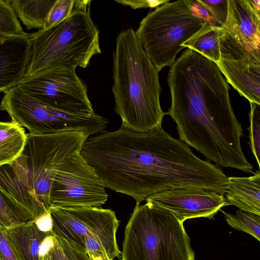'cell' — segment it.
<instances>
[{
  "instance_id": "obj_10",
  "label": "cell",
  "mask_w": 260,
  "mask_h": 260,
  "mask_svg": "<svg viewBox=\"0 0 260 260\" xmlns=\"http://www.w3.org/2000/svg\"><path fill=\"white\" fill-rule=\"evenodd\" d=\"M24 92L46 105L80 115L94 114L87 87L76 68L50 69L24 76L17 85Z\"/></svg>"
},
{
  "instance_id": "obj_9",
  "label": "cell",
  "mask_w": 260,
  "mask_h": 260,
  "mask_svg": "<svg viewBox=\"0 0 260 260\" xmlns=\"http://www.w3.org/2000/svg\"><path fill=\"white\" fill-rule=\"evenodd\" d=\"M49 212L53 235L74 243L85 251L84 237H94L102 244L111 260L119 256L121 252L116 232L120 221L115 211L95 207H50Z\"/></svg>"
},
{
  "instance_id": "obj_12",
  "label": "cell",
  "mask_w": 260,
  "mask_h": 260,
  "mask_svg": "<svg viewBox=\"0 0 260 260\" xmlns=\"http://www.w3.org/2000/svg\"><path fill=\"white\" fill-rule=\"evenodd\" d=\"M223 29L216 64L241 96L260 105V50L248 49Z\"/></svg>"
},
{
  "instance_id": "obj_21",
  "label": "cell",
  "mask_w": 260,
  "mask_h": 260,
  "mask_svg": "<svg viewBox=\"0 0 260 260\" xmlns=\"http://www.w3.org/2000/svg\"><path fill=\"white\" fill-rule=\"evenodd\" d=\"M223 30L222 26L205 23L182 46L201 54L217 64L220 59L219 39Z\"/></svg>"
},
{
  "instance_id": "obj_31",
  "label": "cell",
  "mask_w": 260,
  "mask_h": 260,
  "mask_svg": "<svg viewBox=\"0 0 260 260\" xmlns=\"http://www.w3.org/2000/svg\"><path fill=\"white\" fill-rule=\"evenodd\" d=\"M169 0H115V2L123 5L128 6L133 9L139 8H153L158 7Z\"/></svg>"
},
{
  "instance_id": "obj_11",
  "label": "cell",
  "mask_w": 260,
  "mask_h": 260,
  "mask_svg": "<svg viewBox=\"0 0 260 260\" xmlns=\"http://www.w3.org/2000/svg\"><path fill=\"white\" fill-rule=\"evenodd\" d=\"M105 187L78 152L68 158L54 176L49 191L50 206L101 207L108 198Z\"/></svg>"
},
{
  "instance_id": "obj_5",
  "label": "cell",
  "mask_w": 260,
  "mask_h": 260,
  "mask_svg": "<svg viewBox=\"0 0 260 260\" xmlns=\"http://www.w3.org/2000/svg\"><path fill=\"white\" fill-rule=\"evenodd\" d=\"M183 223L153 204H136L125 226L121 260H195Z\"/></svg>"
},
{
  "instance_id": "obj_19",
  "label": "cell",
  "mask_w": 260,
  "mask_h": 260,
  "mask_svg": "<svg viewBox=\"0 0 260 260\" xmlns=\"http://www.w3.org/2000/svg\"><path fill=\"white\" fill-rule=\"evenodd\" d=\"M27 134L17 123L0 121V167L11 165L22 153Z\"/></svg>"
},
{
  "instance_id": "obj_22",
  "label": "cell",
  "mask_w": 260,
  "mask_h": 260,
  "mask_svg": "<svg viewBox=\"0 0 260 260\" xmlns=\"http://www.w3.org/2000/svg\"><path fill=\"white\" fill-rule=\"evenodd\" d=\"M32 220L31 215L0 187V226L10 228Z\"/></svg>"
},
{
  "instance_id": "obj_26",
  "label": "cell",
  "mask_w": 260,
  "mask_h": 260,
  "mask_svg": "<svg viewBox=\"0 0 260 260\" xmlns=\"http://www.w3.org/2000/svg\"><path fill=\"white\" fill-rule=\"evenodd\" d=\"M80 0H56L52 7L43 29L50 27L69 17L77 8Z\"/></svg>"
},
{
  "instance_id": "obj_3",
  "label": "cell",
  "mask_w": 260,
  "mask_h": 260,
  "mask_svg": "<svg viewBox=\"0 0 260 260\" xmlns=\"http://www.w3.org/2000/svg\"><path fill=\"white\" fill-rule=\"evenodd\" d=\"M159 72L141 45L132 28L117 36L113 54L112 91L114 111L122 126L145 132L161 125L167 113L160 104Z\"/></svg>"
},
{
  "instance_id": "obj_18",
  "label": "cell",
  "mask_w": 260,
  "mask_h": 260,
  "mask_svg": "<svg viewBox=\"0 0 260 260\" xmlns=\"http://www.w3.org/2000/svg\"><path fill=\"white\" fill-rule=\"evenodd\" d=\"M0 187L36 220L49 213L17 180L8 169L0 167Z\"/></svg>"
},
{
  "instance_id": "obj_30",
  "label": "cell",
  "mask_w": 260,
  "mask_h": 260,
  "mask_svg": "<svg viewBox=\"0 0 260 260\" xmlns=\"http://www.w3.org/2000/svg\"><path fill=\"white\" fill-rule=\"evenodd\" d=\"M0 260H20L8 240L4 227L0 226Z\"/></svg>"
},
{
  "instance_id": "obj_25",
  "label": "cell",
  "mask_w": 260,
  "mask_h": 260,
  "mask_svg": "<svg viewBox=\"0 0 260 260\" xmlns=\"http://www.w3.org/2000/svg\"><path fill=\"white\" fill-rule=\"evenodd\" d=\"M249 146L260 168V105L250 103Z\"/></svg>"
},
{
  "instance_id": "obj_35",
  "label": "cell",
  "mask_w": 260,
  "mask_h": 260,
  "mask_svg": "<svg viewBox=\"0 0 260 260\" xmlns=\"http://www.w3.org/2000/svg\"><path fill=\"white\" fill-rule=\"evenodd\" d=\"M49 251H50V250H49ZM49 251H48V253L45 255L44 260H51V257H50V255Z\"/></svg>"
},
{
  "instance_id": "obj_8",
  "label": "cell",
  "mask_w": 260,
  "mask_h": 260,
  "mask_svg": "<svg viewBox=\"0 0 260 260\" xmlns=\"http://www.w3.org/2000/svg\"><path fill=\"white\" fill-rule=\"evenodd\" d=\"M0 110L6 112L12 121L35 135L79 132L90 137L104 132L108 123L107 119L95 113L76 115L48 106L17 86L4 92Z\"/></svg>"
},
{
  "instance_id": "obj_29",
  "label": "cell",
  "mask_w": 260,
  "mask_h": 260,
  "mask_svg": "<svg viewBox=\"0 0 260 260\" xmlns=\"http://www.w3.org/2000/svg\"><path fill=\"white\" fill-rule=\"evenodd\" d=\"M54 236L62 247L69 260H90L86 252L74 243L61 237Z\"/></svg>"
},
{
  "instance_id": "obj_14",
  "label": "cell",
  "mask_w": 260,
  "mask_h": 260,
  "mask_svg": "<svg viewBox=\"0 0 260 260\" xmlns=\"http://www.w3.org/2000/svg\"><path fill=\"white\" fill-rule=\"evenodd\" d=\"M28 34L0 39V92L17 86L23 78L29 60Z\"/></svg>"
},
{
  "instance_id": "obj_4",
  "label": "cell",
  "mask_w": 260,
  "mask_h": 260,
  "mask_svg": "<svg viewBox=\"0 0 260 260\" xmlns=\"http://www.w3.org/2000/svg\"><path fill=\"white\" fill-rule=\"evenodd\" d=\"M91 2L80 0L62 21L28 34L30 51L24 76L50 69L85 68L102 53L99 30L90 14Z\"/></svg>"
},
{
  "instance_id": "obj_23",
  "label": "cell",
  "mask_w": 260,
  "mask_h": 260,
  "mask_svg": "<svg viewBox=\"0 0 260 260\" xmlns=\"http://www.w3.org/2000/svg\"><path fill=\"white\" fill-rule=\"evenodd\" d=\"M229 225L233 228L246 233L260 241V215L237 210L231 214L220 210Z\"/></svg>"
},
{
  "instance_id": "obj_6",
  "label": "cell",
  "mask_w": 260,
  "mask_h": 260,
  "mask_svg": "<svg viewBox=\"0 0 260 260\" xmlns=\"http://www.w3.org/2000/svg\"><path fill=\"white\" fill-rule=\"evenodd\" d=\"M88 136L79 132L27 134L22 154L9 165L18 181L48 211L52 180L63 163L81 152Z\"/></svg>"
},
{
  "instance_id": "obj_13",
  "label": "cell",
  "mask_w": 260,
  "mask_h": 260,
  "mask_svg": "<svg viewBox=\"0 0 260 260\" xmlns=\"http://www.w3.org/2000/svg\"><path fill=\"white\" fill-rule=\"evenodd\" d=\"M145 200L169 211L182 222L199 217L212 219L223 207L227 206L223 194L197 188L165 190L152 194Z\"/></svg>"
},
{
  "instance_id": "obj_32",
  "label": "cell",
  "mask_w": 260,
  "mask_h": 260,
  "mask_svg": "<svg viewBox=\"0 0 260 260\" xmlns=\"http://www.w3.org/2000/svg\"><path fill=\"white\" fill-rule=\"evenodd\" d=\"M190 2L192 10L197 16L201 18L207 24L219 26L214 18L211 16L208 11L198 0H190Z\"/></svg>"
},
{
  "instance_id": "obj_7",
  "label": "cell",
  "mask_w": 260,
  "mask_h": 260,
  "mask_svg": "<svg viewBox=\"0 0 260 260\" xmlns=\"http://www.w3.org/2000/svg\"><path fill=\"white\" fill-rule=\"evenodd\" d=\"M205 22L193 12L190 0L170 1L149 13L136 31L144 51L158 72L171 67L182 45Z\"/></svg>"
},
{
  "instance_id": "obj_17",
  "label": "cell",
  "mask_w": 260,
  "mask_h": 260,
  "mask_svg": "<svg viewBox=\"0 0 260 260\" xmlns=\"http://www.w3.org/2000/svg\"><path fill=\"white\" fill-rule=\"evenodd\" d=\"M223 196L227 206L260 215V171L249 177H228Z\"/></svg>"
},
{
  "instance_id": "obj_24",
  "label": "cell",
  "mask_w": 260,
  "mask_h": 260,
  "mask_svg": "<svg viewBox=\"0 0 260 260\" xmlns=\"http://www.w3.org/2000/svg\"><path fill=\"white\" fill-rule=\"evenodd\" d=\"M24 32L9 0H0V39Z\"/></svg>"
},
{
  "instance_id": "obj_34",
  "label": "cell",
  "mask_w": 260,
  "mask_h": 260,
  "mask_svg": "<svg viewBox=\"0 0 260 260\" xmlns=\"http://www.w3.org/2000/svg\"><path fill=\"white\" fill-rule=\"evenodd\" d=\"M49 253L51 260H69L55 238L54 245L50 250Z\"/></svg>"
},
{
  "instance_id": "obj_15",
  "label": "cell",
  "mask_w": 260,
  "mask_h": 260,
  "mask_svg": "<svg viewBox=\"0 0 260 260\" xmlns=\"http://www.w3.org/2000/svg\"><path fill=\"white\" fill-rule=\"evenodd\" d=\"M250 50H260V12L250 0H228V13L222 26Z\"/></svg>"
},
{
  "instance_id": "obj_20",
  "label": "cell",
  "mask_w": 260,
  "mask_h": 260,
  "mask_svg": "<svg viewBox=\"0 0 260 260\" xmlns=\"http://www.w3.org/2000/svg\"><path fill=\"white\" fill-rule=\"evenodd\" d=\"M56 0H9L17 17L27 29L44 28Z\"/></svg>"
},
{
  "instance_id": "obj_1",
  "label": "cell",
  "mask_w": 260,
  "mask_h": 260,
  "mask_svg": "<svg viewBox=\"0 0 260 260\" xmlns=\"http://www.w3.org/2000/svg\"><path fill=\"white\" fill-rule=\"evenodd\" d=\"M167 81L171 105L167 113L177 125L179 139L220 167L239 160L244 155L243 130L217 64L186 49L170 67Z\"/></svg>"
},
{
  "instance_id": "obj_27",
  "label": "cell",
  "mask_w": 260,
  "mask_h": 260,
  "mask_svg": "<svg viewBox=\"0 0 260 260\" xmlns=\"http://www.w3.org/2000/svg\"><path fill=\"white\" fill-rule=\"evenodd\" d=\"M220 26L224 24L228 13V0H198Z\"/></svg>"
},
{
  "instance_id": "obj_16",
  "label": "cell",
  "mask_w": 260,
  "mask_h": 260,
  "mask_svg": "<svg viewBox=\"0 0 260 260\" xmlns=\"http://www.w3.org/2000/svg\"><path fill=\"white\" fill-rule=\"evenodd\" d=\"M4 230L20 260H44L54 245L52 232L41 231L34 220Z\"/></svg>"
},
{
  "instance_id": "obj_33",
  "label": "cell",
  "mask_w": 260,
  "mask_h": 260,
  "mask_svg": "<svg viewBox=\"0 0 260 260\" xmlns=\"http://www.w3.org/2000/svg\"><path fill=\"white\" fill-rule=\"evenodd\" d=\"M34 220L41 231L46 232H52V220L50 212Z\"/></svg>"
},
{
  "instance_id": "obj_2",
  "label": "cell",
  "mask_w": 260,
  "mask_h": 260,
  "mask_svg": "<svg viewBox=\"0 0 260 260\" xmlns=\"http://www.w3.org/2000/svg\"><path fill=\"white\" fill-rule=\"evenodd\" d=\"M81 153L106 187L140 203L172 188L183 169L180 150L161 125L136 132L116 131L88 137Z\"/></svg>"
},
{
  "instance_id": "obj_28",
  "label": "cell",
  "mask_w": 260,
  "mask_h": 260,
  "mask_svg": "<svg viewBox=\"0 0 260 260\" xmlns=\"http://www.w3.org/2000/svg\"><path fill=\"white\" fill-rule=\"evenodd\" d=\"M85 251L90 260H111L102 244L95 238L84 237Z\"/></svg>"
}]
</instances>
